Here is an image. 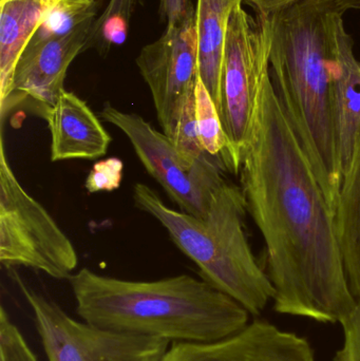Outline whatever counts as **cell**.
Segmentation results:
<instances>
[{
  "mask_svg": "<svg viewBox=\"0 0 360 361\" xmlns=\"http://www.w3.org/2000/svg\"><path fill=\"white\" fill-rule=\"evenodd\" d=\"M299 1L302 0H242V4L251 6L256 14L272 15Z\"/></svg>",
  "mask_w": 360,
  "mask_h": 361,
  "instance_id": "cell-25",
  "label": "cell"
},
{
  "mask_svg": "<svg viewBox=\"0 0 360 361\" xmlns=\"http://www.w3.org/2000/svg\"><path fill=\"white\" fill-rule=\"evenodd\" d=\"M171 142L184 160L196 164L201 159L209 156L201 145L196 118V92L188 97L175 123Z\"/></svg>",
  "mask_w": 360,
  "mask_h": 361,
  "instance_id": "cell-20",
  "label": "cell"
},
{
  "mask_svg": "<svg viewBox=\"0 0 360 361\" xmlns=\"http://www.w3.org/2000/svg\"><path fill=\"white\" fill-rule=\"evenodd\" d=\"M51 161L95 160L107 154L111 137L86 102L63 90L46 118Z\"/></svg>",
  "mask_w": 360,
  "mask_h": 361,
  "instance_id": "cell-13",
  "label": "cell"
},
{
  "mask_svg": "<svg viewBox=\"0 0 360 361\" xmlns=\"http://www.w3.org/2000/svg\"><path fill=\"white\" fill-rule=\"evenodd\" d=\"M59 1H61V0H39L40 4L44 6V11L54 8Z\"/></svg>",
  "mask_w": 360,
  "mask_h": 361,
  "instance_id": "cell-27",
  "label": "cell"
},
{
  "mask_svg": "<svg viewBox=\"0 0 360 361\" xmlns=\"http://www.w3.org/2000/svg\"><path fill=\"white\" fill-rule=\"evenodd\" d=\"M122 161L116 158L101 161L93 166L87 178V190L89 192H99L118 189L122 180Z\"/></svg>",
  "mask_w": 360,
  "mask_h": 361,
  "instance_id": "cell-22",
  "label": "cell"
},
{
  "mask_svg": "<svg viewBox=\"0 0 360 361\" xmlns=\"http://www.w3.org/2000/svg\"><path fill=\"white\" fill-rule=\"evenodd\" d=\"M194 8L190 0H161L160 4L161 16L167 23L179 20Z\"/></svg>",
  "mask_w": 360,
  "mask_h": 361,
  "instance_id": "cell-24",
  "label": "cell"
},
{
  "mask_svg": "<svg viewBox=\"0 0 360 361\" xmlns=\"http://www.w3.org/2000/svg\"><path fill=\"white\" fill-rule=\"evenodd\" d=\"M97 0H61L54 8L44 11L42 23L29 44L61 37L95 18Z\"/></svg>",
  "mask_w": 360,
  "mask_h": 361,
  "instance_id": "cell-18",
  "label": "cell"
},
{
  "mask_svg": "<svg viewBox=\"0 0 360 361\" xmlns=\"http://www.w3.org/2000/svg\"><path fill=\"white\" fill-rule=\"evenodd\" d=\"M239 175L247 212L266 244L275 311L340 324L357 299L335 212L277 94L271 67L260 82Z\"/></svg>",
  "mask_w": 360,
  "mask_h": 361,
  "instance_id": "cell-1",
  "label": "cell"
},
{
  "mask_svg": "<svg viewBox=\"0 0 360 361\" xmlns=\"http://www.w3.org/2000/svg\"><path fill=\"white\" fill-rule=\"evenodd\" d=\"M242 0H198L196 8L199 76L219 108L222 65L228 23Z\"/></svg>",
  "mask_w": 360,
  "mask_h": 361,
  "instance_id": "cell-14",
  "label": "cell"
},
{
  "mask_svg": "<svg viewBox=\"0 0 360 361\" xmlns=\"http://www.w3.org/2000/svg\"><path fill=\"white\" fill-rule=\"evenodd\" d=\"M238 4L228 23L222 65L218 112L228 140L225 171L239 175L256 99L264 72L270 68L271 15L249 14Z\"/></svg>",
  "mask_w": 360,
  "mask_h": 361,
  "instance_id": "cell-5",
  "label": "cell"
},
{
  "mask_svg": "<svg viewBox=\"0 0 360 361\" xmlns=\"http://www.w3.org/2000/svg\"><path fill=\"white\" fill-rule=\"evenodd\" d=\"M336 229L349 286L360 298V129L348 169L342 176L335 209Z\"/></svg>",
  "mask_w": 360,
  "mask_h": 361,
  "instance_id": "cell-16",
  "label": "cell"
},
{
  "mask_svg": "<svg viewBox=\"0 0 360 361\" xmlns=\"http://www.w3.org/2000/svg\"><path fill=\"white\" fill-rule=\"evenodd\" d=\"M327 11L333 74L332 112L338 159L344 176L360 129V61L355 56L354 39L347 31L344 14Z\"/></svg>",
  "mask_w": 360,
  "mask_h": 361,
  "instance_id": "cell-12",
  "label": "cell"
},
{
  "mask_svg": "<svg viewBox=\"0 0 360 361\" xmlns=\"http://www.w3.org/2000/svg\"><path fill=\"white\" fill-rule=\"evenodd\" d=\"M95 18L82 23L67 35L38 44H29L21 55L8 99L0 104L1 116L25 104L35 114L46 118L65 88L72 61L86 50L89 32Z\"/></svg>",
  "mask_w": 360,
  "mask_h": 361,
  "instance_id": "cell-10",
  "label": "cell"
},
{
  "mask_svg": "<svg viewBox=\"0 0 360 361\" xmlns=\"http://www.w3.org/2000/svg\"><path fill=\"white\" fill-rule=\"evenodd\" d=\"M137 65L151 93L159 124L170 139L180 112L196 92L200 78L196 8L167 23L164 34L142 49Z\"/></svg>",
  "mask_w": 360,
  "mask_h": 361,
  "instance_id": "cell-9",
  "label": "cell"
},
{
  "mask_svg": "<svg viewBox=\"0 0 360 361\" xmlns=\"http://www.w3.org/2000/svg\"><path fill=\"white\" fill-rule=\"evenodd\" d=\"M196 118L203 149L209 156L220 159L223 163L228 150V140L217 106L200 78L196 87Z\"/></svg>",
  "mask_w": 360,
  "mask_h": 361,
  "instance_id": "cell-19",
  "label": "cell"
},
{
  "mask_svg": "<svg viewBox=\"0 0 360 361\" xmlns=\"http://www.w3.org/2000/svg\"><path fill=\"white\" fill-rule=\"evenodd\" d=\"M8 1H13V0H0V4H4Z\"/></svg>",
  "mask_w": 360,
  "mask_h": 361,
  "instance_id": "cell-28",
  "label": "cell"
},
{
  "mask_svg": "<svg viewBox=\"0 0 360 361\" xmlns=\"http://www.w3.org/2000/svg\"><path fill=\"white\" fill-rule=\"evenodd\" d=\"M0 262L69 279L78 265L71 240L19 183L0 142Z\"/></svg>",
  "mask_w": 360,
  "mask_h": 361,
  "instance_id": "cell-6",
  "label": "cell"
},
{
  "mask_svg": "<svg viewBox=\"0 0 360 361\" xmlns=\"http://www.w3.org/2000/svg\"><path fill=\"white\" fill-rule=\"evenodd\" d=\"M137 1L110 0L103 14L93 21L86 49L94 48L99 54L105 55L112 47L124 44Z\"/></svg>",
  "mask_w": 360,
  "mask_h": 361,
  "instance_id": "cell-17",
  "label": "cell"
},
{
  "mask_svg": "<svg viewBox=\"0 0 360 361\" xmlns=\"http://www.w3.org/2000/svg\"><path fill=\"white\" fill-rule=\"evenodd\" d=\"M104 121L120 129L130 141L147 173L164 189L181 212L203 218L218 189L226 182L220 159L206 156L196 164L184 160L171 140L141 116L104 106Z\"/></svg>",
  "mask_w": 360,
  "mask_h": 361,
  "instance_id": "cell-8",
  "label": "cell"
},
{
  "mask_svg": "<svg viewBox=\"0 0 360 361\" xmlns=\"http://www.w3.org/2000/svg\"><path fill=\"white\" fill-rule=\"evenodd\" d=\"M44 14L39 0H13L0 4V104L10 95L17 63Z\"/></svg>",
  "mask_w": 360,
  "mask_h": 361,
  "instance_id": "cell-15",
  "label": "cell"
},
{
  "mask_svg": "<svg viewBox=\"0 0 360 361\" xmlns=\"http://www.w3.org/2000/svg\"><path fill=\"white\" fill-rule=\"evenodd\" d=\"M0 361H39L4 307L0 310Z\"/></svg>",
  "mask_w": 360,
  "mask_h": 361,
  "instance_id": "cell-21",
  "label": "cell"
},
{
  "mask_svg": "<svg viewBox=\"0 0 360 361\" xmlns=\"http://www.w3.org/2000/svg\"><path fill=\"white\" fill-rule=\"evenodd\" d=\"M340 324L344 329V343L336 352L334 361H360V298Z\"/></svg>",
  "mask_w": 360,
  "mask_h": 361,
  "instance_id": "cell-23",
  "label": "cell"
},
{
  "mask_svg": "<svg viewBox=\"0 0 360 361\" xmlns=\"http://www.w3.org/2000/svg\"><path fill=\"white\" fill-rule=\"evenodd\" d=\"M162 361H316L310 343L263 320L213 343H173Z\"/></svg>",
  "mask_w": 360,
  "mask_h": 361,
  "instance_id": "cell-11",
  "label": "cell"
},
{
  "mask_svg": "<svg viewBox=\"0 0 360 361\" xmlns=\"http://www.w3.org/2000/svg\"><path fill=\"white\" fill-rule=\"evenodd\" d=\"M133 200L154 216L177 247L196 263L203 280L259 316L275 288L249 246L245 233L247 203L241 187L225 182L213 195L203 218L169 207L148 185L137 183Z\"/></svg>",
  "mask_w": 360,
  "mask_h": 361,
  "instance_id": "cell-4",
  "label": "cell"
},
{
  "mask_svg": "<svg viewBox=\"0 0 360 361\" xmlns=\"http://www.w3.org/2000/svg\"><path fill=\"white\" fill-rule=\"evenodd\" d=\"M76 313L93 326L173 343H213L242 330L251 314L205 280L190 275L135 281L88 267L68 279Z\"/></svg>",
  "mask_w": 360,
  "mask_h": 361,
  "instance_id": "cell-2",
  "label": "cell"
},
{
  "mask_svg": "<svg viewBox=\"0 0 360 361\" xmlns=\"http://www.w3.org/2000/svg\"><path fill=\"white\" fill-rule=\"evenodd\" d=\"M327 8L302 0L271 15V76L277 94L335 212L342 173L332 112Z\"/></svg>",
  "mask_w": 360,
  "mask_h": 361,
  "instance_id": "cell-3",
  "label": "cell"
},
{
  "mask_svg": "<svg viewBox=\"0 0 360 361\" xmlns=\"http://www.w3.org/2000/svg\"><path fill=\"white\" fill-rule=\"evenodd\" d=\"M321 4L330 11L345 13L348 11L360 10V0H321Z\"/></svg>",
  "mask_w": 360,
  "mask_h": 361,
  "instance_id": "cell-26",
  "label": "cell"
},
{
  "mask_svg": "<svg viewBox=\"0 0 360 361\" xmlns=\"http://www.w3.org/2000/svg\"><path fill=\"white\" fill-rule=\"evenodd\" d=\"M33 312L48 361H162L170 343L116 332L70 317L58 303L30 288L6 269Z\"/></svg>",
  "mask_w": 360,
  "mask_h": 361,
  "instance_id": "cell-7",
  "label": "cell"
}]
</instances>
